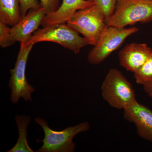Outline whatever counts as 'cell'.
<instances>
[{"mask_svg":"<svg viewBox=\"0 0 152 152\" xmlns=\"http://www.w3.org/2000/svg\"><path fill=\"white\" fill-rule=\"evenodd\" d=\"M21 19L20 0H0V22L13 27Z\"/></svg>","mask_w":152,"mask_h":152,"instance_id":"12","label":"cell"},{"mask_svg":"<svg viewBox=\"0 0 152 152\" xmlns=\"http://www.w3.org/2000/svg\"><path fill=\"white\" fill-rule=\"evenodd\" d=\"M152 53V49L146 44H128L119 53L120 65L134 73L143 65Z\"/></svg>","mask_w":152,"mask_h":152,"instance_id":"9","label":"cell"},{"mask_svg":"<svg viewBox=\"0 0 152 152\" xmlns=\"http://www.w3.org/2000/svg\"><path fill=\"white\" fill-rule=\"evenodd\" d=\"M101 91L103 99L113 108L124 110L137 102L132 85L117 69L109 70Z\"/></svg>","mask_w":152,"mask_h":152,"instance_id":"1","label":"cell"},{"mask_svg":"<svg viewBox=\"0 0 152 152\" xmlns=\"http://www.w3.org/2000/svg\"><path fill=\"white\" fill-rule=\"evenodd\" d=\"M34 45L21 43L15 68L10 70L9 86L11 89L10 100L13 104H17L21 98L26 102L32 100L31 94L35 89L28 82L26 71L29 55Z\"/></svg>","mask_w":152,"mask_h":152,"instance_id":"6","label":"cell"},{"mask_svg":"<svg viewBox=\"0 0 152 152\" xmlns=\"http://www.w3.org/2000/svg\"><path fill=\"white\" fill-rule=\"evenodd\" d=\"M21 18L27 14L28 10H36L41 7L38 0H20Z\"/></svg>","mask_w":152,"mask_h":152,"instance_id":"17","label":"cell"},{"mask_svg":"<svg viewBox=\"0 0 152 152\" xmlns=\"http://www.w3.org/2000/svg\"><path fill=\"white\" fill-rule=\"evenodd\" d=\"M45 16V12L42 7L30 10L16 25L11 28V41L12 45L17 42H26L32 34L38 29Z\"/></svg>","mask_w":152,"mask_h":152,"instance_id":"10","label":"cell"},{"mask_svg":"<svg viewBox=\"0 0 152 152\" xmlns=\"http://www.w3.org/2000/svg\"><path fill=\"white\" fill-rule=\"evenodd\" d=\"M137 28H118L108 26L100 37L88 56L89 62L97 65L119 48L128 37L138 31Z\"/></svg>","mask_w":152,"mask_h":152,"instance_id":"7","label":"cell"},{"mask_svg":"<svg viewBox=\"0 0 152 152\" xmlns=\"http://www.w3.org/2000/svg\"><path fill=\"white\" fill-rule=\"evenodd\" d=\"M124 118L133 123L139 137L152 142V110L137 102L124 110Z\"/></svg>","mask_w":152,"mask_h":152,"instance_id":"8","label":"cell"},{"mask_svg":"<svg viewBox=\"0 0 152 152\" xmlns=\"http://www.w3.org/2000/svg\"><path fill=\"white\" fill-rule=\"evenodd\" d=\"M79 34L66 23L56 24L38 30L24 43L34 45L40 42H53L77 54L82 48L89 45L86 39Z\"/></svg>","mask_w":152,"mask_h":152,"instance_id":"4","label":"cell"},{"mask_svg":"<svg viewBox=\"0 0 152 152\" xmlns=\"http://www.w3.org/2000/svg\"><path fill=\"white\" fill-rule=\"evenodd\" d=\"M40 4L45 10L46 15L55 12L61 5L60 0H40Z\"/></svg>","mask_w":152,"mask_h":152,"instance_id":"18","label":"cell"},{"mask_svg":"<svg viewBox=\"0 0 152 152\" xmlns=\"http://www.w3.org/2000/svg\"><path fill=\"white\" fill-rule=\"evenodd\" d=\"M95 4L103 13L106 20L113 13L117 0H94Z\"/></svg>","mask_w":152,"mask_h":152,"instance_id":"15","label":"cell"},{"mask_svg":"<svg viewBox=\"0 0 152 152\" xmlns=\"http://www.w3.org/2000/svg\"><path fill=\"white\" fill-rule=\"evenodd\" d=\"M143 90L145 93L147 94L152 99V85H146L143 86Z\"/></svg>","mask_w":152,"mask_h":152,"instance_id":"19","label":"cell"},{"mask_svg":"<svg viewBox=\"0 0 152 152\" xmlns=\"http://www.w3.org/2000/svg\"><path fill=\"white\" fill-rule=\"evenodd\" d=\"M95 4L94 0H63L56 12L44 17L41 25L44 27L66 23L77 11L90 7Z\"/></svg>","mask_w":152,"mask_h":152,"instance_id":"11","label":"cell"},{"mask_svg":"<svg viewBox=\"0 0 152 152\" xmlns=\"http://www.w3.org/2000/svg\"><path fill=\"white\" fill-rule=\"evenodd\" d=\"M134 74L138 84L152 85V53L142 67Z\"/></svg>","mask_w":152,"mask_h":152,"instance_id":"14","label":"cell"},{"mask_svg":"<svg viewBox=\"0 0 152 152\" xmlns=\"http://www.w3.org/2000/svg\"><path fill=\"white\" fill-rule=\"evenodd\" d=\"M35 121L43 130L45 137L43 145L36 152H73L76 145L73 141L74 137L80 133L88 131L90 126L88 122L78 124L73 126L68 127L62 131L52 130L43 118H36Z\"/></svg>","mask_w":152,"mask_h":152,"instance_id":"3","label":"cell"},{"mask_svg":"<svg viewBox=\"0 0 152 152\" xmlns=\"http://www.w3.org/2000/svg\"><path fill=\"white\" fill-rule=\"evenodd\" d=\"M152 21V0H117L113 13L106 20L108 26L121 28Z\"/></svg>","mask_w":152,"mask_h":152,"instance_id":"2","label":"cell"},{"mask_svg":"<svg viewBox=\"0 0 152 152\" xmlns=\"http://www.w3.org/2000/svg\"><path fill=\"white\" fill-rule=\"evenodd\" d=\"M11 28L0 22V46L2 48L12 45L11 41Z\"/></svg>","mask_w":152,"mask_h":152,"instance_id":"16","label":"cell"},{"mask_svg":"<svg viewBox=\"0 0 152 152\" xmlns=\"http://www.w3.org/2000/svg\"><path fill=\"white\" fill-rule=\"evenodd\" d=\"M19 137L16 144L8 152H33L27 141V128L31 122L30 117L17 115L15 117Z\"/></svg>","mask_w":152,"mask_h":152,"instance_id":"13","label":"cell"},{"mask_svg":"<svg viewBox=\"0 0 152 152\" xmlns=\"http://www.w3.org/2000/svg\"></svg>","mask_w":152,"mask_h":152,"instance_id":"20","label":"cell"},{"mask_svg":"<svg viewBox=\"0 0 152 152\" xmlns=\"http://www.w3.org/2000/svg\"><path fill=\"white\" fill-rule=\"evenodd\" d=\"M67 24L82 34L88 42L95 46L108 26L102 12L96 4L77 11L66 22Z\"/></svg>","mask_w":152,"mask_h":152,"instance_id":"5","label":"cell"}]
</instances>
